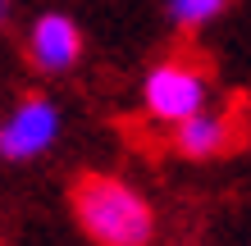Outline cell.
<instances>
[{
	"label": "cell",
	"instance_id": "6da1fadb",
	"mask_svg": "<svg viewBox=\"0 0 251 246\" xmlns=\"http://www.w3.org/2000/svg\"><path fill=\"white\" fill-rule=\"evenodd\" d=\"M73 214L96 246H151L155 237V210L146 205V196L132 192L124 178H110V173L78 178Z\"/></svg>",
	"mask_w": 251,
	"mask_h": 246
},
{
	"label": "cell",
	"instance_id": "7a4b0ae2",
	"mask_svg": "<svg viewBox=\"0 0 251 246\" xmlns=\"http://www.w3.org/2000/svg\"><path fill=\"white\" fill-rule=\"evenodd\" d=\"M205 96H210V68L192 55H169L160 60L151 73H146V87H142V100H146V119L155 123H183L192 119L197 110H205Z\"/></svg>",
	"mask_w": 251,
	"mask_h": 246
},
{
	"label": "cell",
	"instance_id": "3957f363",
	"mask_svg": "<svg viewBox=\"0 0 251 246\" xmlns=\"http://www.w3.org/2000/svg\"><path fill=\"white\" fill-rule=\"evenodd\" d=\"M55 133H60V114L46 96H27L14 105V114L0 123V155L5 160H37L50 151Z\"/></svg>",
	"mask_w": 251,
	"mask_h": 246
},
{
	"label": "cell",
	"instance_id": "277c9868",
	"mask_svg": "<svg viewBox=\"0 0 251 246\" xmlns=\"http://www.w3.org/2000/svg\"><path fill=\"white\" fill-rule=\"evenodd\" d=\"M242 128H238V114L233 110H197L192 119L174 123L169 128V146L187 155V160H215V155H228L238 146Z\"/></svg>",
	"mask_w": 251,
	"mask_h": 246
},
{
	"label": "cell",
	"instance_id": "5b68a950",
	"mask_svg": "<svg viewBox=\"0 0 251 246\" xmlns=\"http://www.w3.org/2000/svg\"><path fill=\"white\" fill-rule=\"evenodd\" d=\"M27 55H32L37 68L46 73H60V68H73L82 55V32L78 23L64 19V14H41L27 32Z\"/></svg>",
	"mask_w": 251,
	"mask_h": 246
},
{
	"label": "cell",
	"instance_id": "8992f818",
	"mask_svg": "<svg viewBox=\"0 0 251 246\" xmlns=\"http://www.w3.org/2000/svg\"><path fill=\"white\" fill-rule=\"evenodd\" d=\"M224 9V0H169V19L178 27H201Z\"/></svg>",
	"mask_w": 251,
	"mask_h": 246
},
{
	"label": "cell",
	"instance_id": "52a82bcc",
	"mask_svg": "<svg viewBox=\"0 0 251 246\" xmlns=\"http://www.w3.org/2000/svg\"><path fill=\"white\" fill-rule=\"evenodd\" d=\"M9 19V0H0V23H5Z\"/></svg>",
	"mask_w": 251,
	"mask_h": 246
}]
</instances>
